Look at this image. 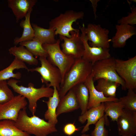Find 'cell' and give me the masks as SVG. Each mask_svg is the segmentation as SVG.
<instances>
[{"label":"cell","instance_id":"cell-1","mask_svg":"<svg viewBox=\"0 0 136 136\" xmlns=\"http://www.w3.org/2000/svg\"><path fill=\"white\" fill-rule=\"evenodd\" d=\"M26 109V107L20 111L15 122V125L19 129L35 136H47L57 131L55 125L46 121L35 115L28 116Z\"/></svg>","mask_w":136,"mask_h":136},{"label":"cell","instance_id":"cell-2","mask_svg":"<svg viewBox=\"0 0 136 136\" xmlns=\"http://www.w3.org/2000/svg\"><path fill=\"white\" fill-rule=\"evenodd\" d=\"M93 65L82 58L75 59L72 66L65 75L63 82L58 91L60 98L71 89L84 83L91 74Z\"/></svg>","mask_w":136,"mask_h":136},{"label":"cell","instance_id":"cell-3","mask_svg":"<svg viewBox=\"0 0 136 136\" xmlns=\"http://www.w3.org/2000/svg\"><path fill=\"white\" fill-rule=\"evenodd\" d=\"M19 82L16 79H11L7 83L14 91L28 99L29 110L32 115H34L36 111L38 100L43 97L49 98L53 94V89L45 87L44 84L40 88H36L31 82L28 84V87H25L18 85Z\"/></svg>","mask_w":136,"mask_h":136},{"label":"cell","instance_id":"cell-4","mask_svg":"<svg viewBox=\"0 0 136 136\" xmlns=\"http://www.w3.org/2000/svg\"><path fill=\"white\" fill-rule=\"evenodd\" d=\"M60 41L59 39L55 44H43L42 45L48 53V60L57 67L60 72L62 78L60 86L63 83L65 75L72 66L75 59L62 51L60 47Z\"/></svg>","mask_w":136,"mask_h":136},{"label":"cell","instance_id":"cell-5","mask_svg":"<svg viewBox=\"0 0 136 136\" xmlns=\"http://www.w3.org/2000/svg\"><path fill=\"white\" fill-rule=\"evenodd\" d=\"M84 13L82 11L77 12L73 10H68L52 19L49 23V28L55 30V35L59 34L68 38L71 37L70 32L76 31L78 29L72 27L73 23L79 19H83Z\"/></svg>","mask_w":136,"mask_h":136},{"label":"cell","instance_id":"cell-6","mask_svg":"<svg viewBox=\"0 0 136 136\" xmlns=\"http://www.w3.org/2000/svg\"><path fill=\"white\" fill-rule=\"evenodd\" d=\"M115 59L111 57L95 62L93 65L91 73L93 81L107 79L118 83L121 85L123 90H126L125 82L116 72Z\"/></svg>","mask_w":136,"mask_h":136},{"label":"cell","instance_id":"cell-7","mask_svg":"<svg viewBox=\"0 0 136 136\" xmlns=\"http://www.w3.org/2000/svg\"><path fill=\"white\" fill-rule=\"evenodd\" d=\"M39 59L40 61L41 66L28 69V71L38 72L41 75L42 83L45 84L47 87H55L58 91L62 80L59 70L49 61L46 57H39Z\"/></svg>","mask_w":136,"mask_h":136},{"label":"cell","instance_id":"cell-8","mask_svg":"<svg viewBox=\"0 0 136 136\" xmlns=\"http://www.w3.org/2000/svg\"><path fill=\"white\" fill-rule=\"evenodd\" d=\"M116 72L124 81L126 89L136 88V56L124 60L115 59Z\"/></svg>","mask_w":136,"mask_h":136},{"label":"cell","instance_id":"cell-9","mask_svg":"<svg viewBox=\"0 0 136 136\" xmlns=\"http://www.w3.org/2000/svg\"><path fill=\"white\" fill-rule=\"evenodd\" d=\"M84 31L90 46L109 48L111 39L109 38L108 29L99 24L89 23L85 27Z\"/></svg>","mask_w":136,"mask_h":136},{"label":"cell","instance_id":"cell-10","mask_svg":"<svg viewBox=\"0 0 136 136\" xmlns=\"http://www.w3.org/2000/svg\"><path fill=\"white\" fill-rule=\"evenodd\" d=\"M70 33V38L59 35L60 40L64 41L61 44V50L65 54L72 56L75 59L81 58L84 54V47L81 38L80 29L71 31Z\"/></svg>","mask_w":136,"mask_h":136},{"label":"cell","instance_id":"cell-11","mask_svg":"<svg viewBox=\"0 0 136 136\" xmlns=\"http://www.w3.org/2000/svg\"><path fill=\"white\" fill-rule=\"evenodd\" d=\"M27 104L26 98L18 94L9 101L0 105V120L7 119L15 122L19 112L26 108Z\"/></svg>","mask_w":136,"mask_h":136},{"label":"cell","instance_id":"cell-12","mask_svg":"<svg viewBox=\"0 0 136 136\" xmlns=\"http://www.w3.org/2000/svg\"><path fill=\"white\" fill-rule=\"evenodd\" d=\"M85 25L83 24L82 26H80L81 31L80 37L84 47V51L82 58L91 63L93 65L95 62L111 57L110 49L101 47L90 46L88 43L85 31Z\"/></svg>","mask_w":136,"mask_h":136},{"label":"cell","instance_id":"cell-13","mask_svg":"<svg viewBox=\"0 0 136 136\" xmlns=\"http://www.w3.org/2000/svg\"><path fill=\"white\" fill-rule=\"evenodd\" d=\"M116 122L119 135L134 136L136 134V112L123 109Z\"/></svg>","mask_w":136,"mask_h":136},{"label":"cell","instance_id":"cell-14","mask_svg":"<svg viewBox=\"0 0 136 136\" xmlns=\"http://www.w3.org/2000/svg\"><path fill=\"white\" fill-rule=\"evenodd\" d=\"M116 32L111 39L113 48H121L126 45L127 40L136 35V27L135 25L126 24L116 25Z\"/></svg>","mask_w":136,"mask_h":136},{"label":"cell","instance_id":"cell-15","mask_svg":"<svg viewBox=\"0 0 136 136\" xmlns=\"http://www.w3.org/2000/svg\"><path fill=\"white\" fill-rule=\"evenodd\" d=\"M87 87L89 93V98L88 109L99 105L106 101H117L118 99L116 97H105L101 92L97 90L95 87L93 77L91 74L84 83Z\"/></svg>","mask_w":136,"mask_h":136},{"label":"cell","instance_id":"cell-16","mask_svg":"<svg viewBox=\"0 0 136 136\" xmlns=\"http://www.w3.org/2000/svg\"><path fill=\"white\" fill-rule=\"evenodd\" d=\"M104 103H102L98 106L89 109L79 116L78 120L81 123H84L87 121L81 131V133H84L88 131L90 125H95L104 116Z\"/></svg>","mask_w":136,"mask_h":136},{"label":"cell","instance_id":"cell-17","mask_svg":"<svg viewBox=\"0 0 136 136\" xmlns=\"http://www.w3.org/2000/svg\"><path fill=\"white\" fill-rule=\"evenodd\" d=\"M80 108L74 87L60 99L56 111L57 117L61 114L69 112Z\"/></svg>","mask_w":136,"mask_h":136},{"label":"cell","instance_id":"cell-18","mask_svg":"<svg viewBox=\"0 0 136 136\" xmlns=\"http://www.w3.org/2000/svg\"><path fill=\"white\" fill-rule=\"evenodd\" d=\"M8 6L16 17V21L26 16L28 12L32 9L37 1V0H8Z\"/></svg>","mask_w":136,"mask_h":136},{"label":"cell","instance_id":"cell-19","mask_svg":"<svg viewBox=\"0 0 136 136\" xmlns=\"http://www.w3.org/2000/svg\"><path fill=\"white\" fill-rule=\"evenodd\" d=\"M53 90L52 95L48 98V101H43L46 104L47 106V109L44 116L48 122L56 125L58 122L56 111L60 98L57 88L54 87Z\"/></svg>","mask_w":136,"mask_h":136},{"label":"cell","instance_id":"cell-20","mask_svg":"<svg viewBox=\"0 0 136 136\" xmlns=\"http://www.w3.org/2000/svg\"><path fill=\"white\" fill-rule=\"evenodd\" d=\"M31 24L34 31L33 39L40 41L43 44H52L56 43L57 40L55 38L54 29H45L34 23Z\"/></svg>","mask_w":136,"mask_h":136},{"label":"cell","instance_id":"cell-21","mask_svg":"<svg viewBox=\"0 0 136 136\" xmlns=\"http://www.w3.org/2000/svg\"><path fill=\"white\" fill-rule=\"evenodd\" d=\"M24 69L27 70L28 69L23 62L15 57L10 65L6 68L0 71V80H6L11 78L19 79L21 78V74L19 72L13 73L15 69Z\"/></svg>","mask_w":136,"mask_h":136},{"label":"cell","instance_id":"cell-22","mask_svg":"<svg viewBox=\"0 0 136 136\" xmlns=\"http://www.w3.org/2000/svg\"><path fill=\"white\" fill-rule=\"evenodd\" d=\"M10 54H12L21 61L30 65H37L38 60L24 47L15 46L9 50Z\"/></svg>","mask_w":136,"mask_h":136},{"label":"cell","instance_id":"cell-23","mask_svg":"<svg viewBox=\"0 0 136 136\" xmlns=\"http://www.w3.org/2000/svg\"><path fill=\"white\" fill-rule=\"evenodd\" d=\"M32 9L30 10L25 16V19L20 23V27L23 31L21 36L16 38L14 40V43L17 44L20 43L32 40L34 36V31L30 22V17Z\"/></svg>","mask_w":136,"mask_h":136},{"label":"cell","instance_id":"cell-24","mask_svg":"<svg viewBox=\"0 0 136 136\" xmlns=\"http://www.w3.org/2000/svg\"><path fill=\"white\" fill-rule=\"evenodd\" d=\"M0 136H30L18 128L15 122L4 119L0 120Z\"/></svg>","mask_w":136,"mask_h":136},{"label":"cell","instance_id":"cell-25","mask_svg":"<svg viewBox=\"0 0 136 136\" xmlns=\"http://www.w3.org/2000/svg\"><path fill=\"white\" fill-rule=\"evenodd\" d=\"M76 97L81 110V115L88 110L89 98L88 89L84 83L78 84L74 87Z\"/></svg>","mask_w":136,"mask_h":136},{"label":"cell","instance_id":"cell-26","mask_svg":"<svg viewBox=\"0 0 136 136\" xmlns=\"http://www.w3.org/2000/svg\"><path fill=\"white\" fill-rule=\"evenodd\" d=\"M97 81V85L95 87L97 90L102 92L106 97H116L117 88L120 85L119 84L104 79Z\"/></svg>","mask_w":136,"mask_h":136},{"label":"cell","instance_id":"cell-27","mask_svg":"<svg viewBox=\"0 0 136 136\" xmlns=\"http://www.w3.org/2000/svg\"><path fill=\"white\" fill-rule=\"evenodd\" d=\"M105 117L109 116L113 121L116 122L118 118L122 113L124 106L122 104L117 101H107L104 102Z\"/></svg>","mask_w":136,"mask_h":136},{"label":"cell","instance_id":"cell-28","mask_svg":"<svg viewBox=\"0 0 136 136\" xmlns=\"http://www.w3.org/2000/svg\"><path fill=\"white\" fill-rule=\"evenodd\" d=\"M20 46L26 48L37 58L38 57L47 58L48 53L43 46V44L40 41L33 39L32 40L20 43Z\"/></svg>","mask_w":136,"mask_h":136},{"label":"cell","instance_id":"cell-29","mask_svg":"<svg viewBox=\"0 0 136 136\" xmlns=\"http://www.w3.org/2000/svg\"><path fill=\"white\" fill-rule=\"evenodd\" d=\"M123 105L124 109L136 112V94L133 90L128 89L127 95L118 99Z\"/></svg>","mask_w":136,"mask_h":136},{"label":"cell","instance_id":"cell-30","mask_svg":"<svg viewBox=\"0 0 136 136\" xmlns=\"http://www.w3.org/2000/svg\"><path fill=\"white\" fill-rule=\"evenodd\" d=\"M6 80H0V105L9 101L15 96Z\"/></svg>","mask_w":136,"mask_h":136},{"label":"cell","instance_id":"cell-31","mask_svg":"<svg viewBox=\"0 0 136 136\" xmlns=\"http://www.w3.org/2000/svg\"><path fill=\"white\" fill-rule=\"evenodd\" d=\"M108 118H106L104 115L95 124V127L92 132L91 136H108V132L105 128V124L107 125Z\"/></svg>","mask_w":136,"mask_h":136},{"label":"cell","instance_id":"cell-32","mask_svg":"<svg viewBox=\"0 0 136 136\" xmlns=\"http://www.w3.org/2000/svg\"><path fill=\"white\" fill-rule=\"evenodd\" d=\"M131 12L127 16L123 17L118 22L119 24H126L135 25L136 24V7L132 6L131 8Z\"/></svg>","mask_w":136,"mask_h":136},{"label":"cell","instance_id":"cell-33","mask_svg":"<svg viewBox=\"0 0 136 136\" xmlns=\"http://www.w3.org/2000/svg\"><path fill=\"white\" fill-rule=\"evenodd\" d=\"M79 129L76 127L74 122L67 123L65 124L63 128V131L66 135L70 136L73 134Z\"/></svg>","mask_w":136,"mask_h":136},{"label":"cell","instance_id":"cell-34","mask_svg":"<svg viewBox=\"0 0 136 136\" xmlns=\"http://www.w3.org/2000/svg\"><path fill=\"white\" fill-rule=\"evenodd\" d=\"M92 4V5L93 9V12L94 15L95 19L97 17L96 12L97 11L96 8L97 6V3L99 1V0H89Z\"/></svg>","mask_w":136,"mask_h":136},{"label":"cell","instance_id":"cell-35","mask_svg":"<svg viewBox=\"0 0 136 136\" xmlns=\"http://www.w3.org/2000/svg\"><path fill=\"white\" fill-rule=\"evenodd\" d=\"M81 136H90V135L89 134H86L84 133H83Z\"/></svg>","mask_w":136,"mask_h":136}]
</instances>
